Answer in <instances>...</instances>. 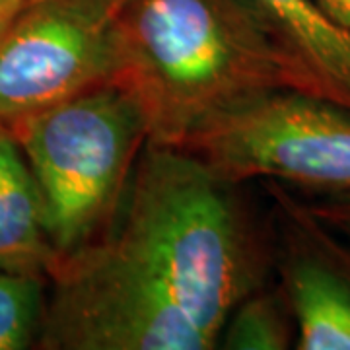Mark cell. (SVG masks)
I'll use <instances>...</instances> for the list:
<instances>
[{
    "label": "cell",
    "mask_w": 350,
    "mask_h": 350,
    "mask_svg": "<svg viewBox=\"0 0 350 350\" xmlns=\"http://www.w3.org/2000/svg\"><path fill=\"white\" fill-rule=\"evenodd\" d=\"M47 296V276L0 269V350L38 347Z\"/></svg>",
    "instance_id": "cell-10"
},
{
    "label": "cell",
    "mask_w": 350,
    "mask_h": 350,
    "mask_svg": "<svg viewBox=\"0 0 350 350\" xmlns=\"http://www.w3.org/2000/svg\"><path fill=\"white\" fill-rule=\"evenodd\" d=\"M296 349V323L278 282H262L250 292L226 319L218 349Z\"/></svg>",
    "instance_id": "cell-9"
},
{
    "label": "cell",
    "mask_w": 350,
    "mask_h": 350,
    "mask_svg": "<svg viewBox=\"0 0 350 350\" xmlns=\"http://www.w3.org/2000/svg\"><path fill=\"white\" fill-rule=\"evenodd\" d=\"M8 129L38 179L59 261L100 239L148 146V125L133 94L109 80Z\"/></svg>",
    "instance_id": "cell-3"
},
{
    "label": "cell",
    "mask_w": 350,
    "mask_h": 350,
    "mask_svg": "<svg viewBox=\"0 0 350 350\" xmlns=\"http://www.w3.org/2000/svg\"><path fill=\"white\" fill-rule=\"evenodd\" d=\"M113 82L133 94L148 144L181 148L199 129L298 76L251 0H125Z\"/></svg>",
    "instance_id": "cell-2"
},
{
    "label": "cell",
    "mask_w": 350,
    "mask_h": 350,
    "mask_svg": "<svg viewBox=\"0 0 350 350\" xmlns=\"http://www.w3.org/2000/svg\"><path fill=\"white\" fill-rule=\"evenodd\" d=\"M125 0H36L0 36V125L12 126L113 78Z\"/></svg>",
    "instance_id": "cell-5"
},
{
    "label": "cell",
    "mask_w": 350,
    "mask_h": 350,
    "mask_svg": "<svg viewBox=\"0 0 350 350\" xmlns=\"http://www.w3.org/2000/svg\"><path fill=\"white\" fill-rule=\"evenodd\" d=\"M338 24L350 31V0H317Z\"/></svg>",
    "instance_id": "cell-13"
},
{
    "label": "cell",
    "mask_w": 350,
    "mask_h": 350,
    "mask_svg": "<svg viewBox=\"0 0 350 350\" xmlns=\"http://www.w3.org/2000/svg\"><path fill=\"white\" fill-rule=\"evenodd\" d=\"M284 51L300 90L350 109V31L317 0H251Z\"/></svg>",
    "instance_id": "cell-7"
},
{
    "label": "cell",
    "mask_w": 350,
    "mask_h": 350,
    "mask_svg": "<svg viewBox=\"0 0 350 350\" xmlns=\"http://www.w3.org/2000/svg\"><path fill=\"white\" fill-rule=\"evenodd\" d=\"M181 148L234 183L265 179L319 199H350V109L298 90L241 103Z\"/></svg>",
    "instance_id": "cell-4"
},
{
    "label": "cell",
    "mask_w": 350,
    "mask_h": 350,
    "mask_svg": "<svg viewBox=\"0 0 350 350\" xmlns=\"http://www.w3.org/2000/svg\"><path fill=\"white\" fill-rule=\"evenodd\" d=\"M36 0H0V36L27 10Z\"/></svg>",
    "instance_id": "cell-12"
},
{
    "label": "cell",
    "mask_w": 350,
    "mask_h": 350,
    "mask_svg": "<svg viewBox=\"0 0 350 350\" xmlns=\"http://www.w3.org/2000/svg\"><path fill=\"white\" fill-rule=\"evenodd\" d=\"M308 202L325 224L350 241V199H317Z\"/></svg>",
    "instance_id": "cell-11"
},
{
    "label": "cell",
    "mask_w": 350,
    "mask_h": 350,
    "mask_svg": "<svg viewBox=\"0 0 350 350\" xmlns=\"http://www.w3.org/2000/svg\"><path fill=\"white\" fill-rule=\"evenodd\" d=\"M271 253L298 350H350V241L294 189L267 181Z\"/></svg>",
    "instance_id": "cell-6"
},
{
    "label": "cell",
    "mask_w": 350,
    "mask_h": 350,
    "mask_svg": "<svg viewBox=\"0 0 350 350\" xmlns=\"http://www.w3.org/2000/svg\"><path fill=\"white\" fill-rule=\"evenodd\" d=\"M273 267L241 193L183 148L148 144L111 228L57 262L38 349L213 350Z\"/></svg>",
    "instance_id": "cell-1"
},
{
    "label": "cell",
    "mask_w": 350,
    "mask_h": 350,
    "mask_svg": "<svg viewBox=\"0 0 350 350\" xmlns=\"http://www.w3.org/2000/svg\"><path fill=\"white\" fill-rule=\"evenodd\" d=\"M57 261L38 179L12 131L0 125V269L49 278Z\"/></svg>",
    "instance_id": "cell-8"
}]
</instances>
